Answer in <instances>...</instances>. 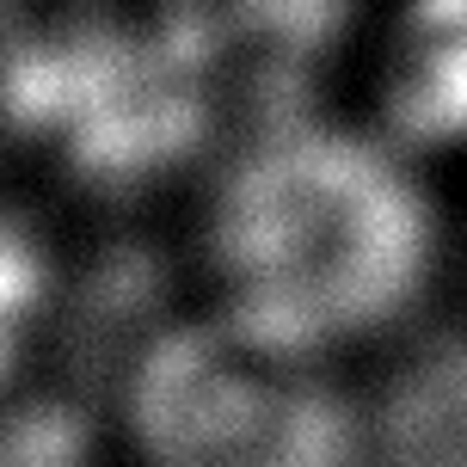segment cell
I'll list each match as a JSON object with an SVG mask.
<instances>
[{
    "label": "cell",
    "mask_w": 467,
    "mask_h": 467,
    "mask_svg": "<svg viewBox=\"0 0 467 467\" xmlns=\"http://www.w3.org/2000/svg\"><path fill=\"white\" fill-rule=\"evenodd\" d=\"M437 258L443 222L419 161L357 123H271L222 166L203 210L210 307L320 363L406 327Z\"/></svg>",
    "instance_id": "6da1fadb"
},
{
    "label": "cell",
    "mask_w": 467,
    "mask_h": 467,
    "mask_svg": "<svg viewBox=\"0 0 467 467\" xmlns=\"http://www.w3.org/2000/svg\"><path fill=\"white\" fill-rule=\"evenodd\" d=\"M117 424L136 467H357L363 455L332 363L258 338L222 307L141 338Z\"/></svg>",
    "instance_id": "7a4b0ae2"
},
{
    "label": "cell",
    "mask_w": 467,
    "mask_h": 467,
    "mask_svg": "<svg viewBox=\"0 0 467 467\" xmlns=\"http://www.w3.org/2000/svg\"><path fill=\"white\" fill-rule=\"evenodd\" d=\"M222 93L228 80L154 13L44 25L19 74L13 141L99 197H136L210 148Z\"/></svg>",
    "instance_id": "3957f363"
},
{
    "label": "cell",
    "mask_w": 467,
    "mask_h": 467,
    "mask_svg": "<svg viewBox=\"0 0 467 467\" xmlns=\"http://www.w3.org/2000/svg\"><path fill=\"white\" fill-rule=\"evenodd\" d=\"M381 136L419 154H467V0H400L381 62Z\"/></svg>",
    "instance_id": "277c9868"
},
{
    "label": "cell",
    "mask_w": 467,
    "mask_h": 467,
    "mask_svg": "<svg viewBox=\"0 0 467 467\" xmlns=\"http://www.w3.org/2000/svg\"><path fill=\"white\" fill-rule=\"evenodd\" d=\"M228 87H277L320 68L345 44L357 0H148Z\"/></svg>",
    "instance_id": "5b68a950"
},
{
    "label": "cell",
    "mask_w": 467,
    "mask_h": 467,
    "mask_svg": "<svg viewBox=\"0 0 467 467\" xmlns=\"http://www.w3.org/2000/svg\"><path fill=\"white\" fill-rule=\"evenodd\" d=\"M49 302H56L49 246L13 203H0V388H13L25 375V357L49 320Z\"/></svg>",
    "instance_id": "8992f818"
},
{
    "label": "cell",
    "mask_w": 467,
    "mask_h": 467,
    "mask_svg": "<svg viewBox=\"0 0 467 467\" xmlns=\"http://www.w3.org/2000/svg\"><path fill=\"white\" fill-rule=\"evenodd\" d=\"M0 467H99L93 419L44 388H0Z\"/></svg>",
    "instance_id": "52a82bcc"
},
{
    "label": "cell",
    "mask_w": 467,
    "mask_h": 467,
    "mask_svg": "<svg viewBox=\"0 0 467 467\" xmlns=\"http://www.w3.org/2000/svg\"><path fill=\"white\" fill-rule=\"evenodd\" d=\"M44 25L19 13V0H0V141H13V105H19V74Z\"/></svg>",
    "instance_id": "ba28073f"
}]
</instances>
